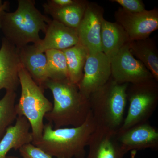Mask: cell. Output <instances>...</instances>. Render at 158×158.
<instances>
[{
  "mask_svg": "<svg viewBox=\"0 0 158 158\" xmlns=\"http://www.w3.org/2000/svg\"><path fill=\"white\" fill-rule=\"evenodd\" d=\"M19 52L22 65L34 81L43 88L44 82L48 79L45 53L39 52L34 44L19 49Z\"/></svg>",
  "mask_w": 158,
  "mask_h": 158,
  "instance_id": "cell-16",
  "label": "cell"
},
{
  "mask_svg": "<svg viewBox=\"0 0 158 158\" xmlns=\"http://www.w3.org/2000/svg\"><path fill=\"white\" fill-rule=\"evenodd\" d=\"M111 2L119 4L123 10L131 13H139L146 10L141 0H113Z\"/></svg>",
  "mask_w": 158,
  "mask_h": 158,
  "instance_id": "cell-24",
  "label": "cell"
},
{
  "mask_svg": "<svg viewBox=\"0 0 158 158\" xmlns=\"http://www.w3.org/2000/svg\"><path fill=\"white\" fill-rule=\"evenodd\" d=\"M53 126L50 123L44 124L41 138L32 144L52 157L85 158V147L97 127L91 112L80 126L57 129Z\"/></svg>",
  "mask_w": 158,
  "mask_h": 158,
  "instance_id": "cell-2",
  "label": "cell"
},
{
  "mask_svg": "<svg viewBox=\"0 0 158 158\" xmlns=\"http://www.w3.org/2000/svg\"><path fill=\"white\" fill-rule=\"evenodd\" d=\"M131 52L144 64L158 81V51L156 44L151 38L131 41L129 43Z\"/></svg>",
  "mask_w": 158,
  "mask_h": 158,
  "instance_id": "cell-19",
  "label": "cell"
},
{
  "mask_svg": "<svg viewBox=\"0 0 158 158\" xmlns=\"http://www.w3.org/2000/svg\"><path fill=\"white\" fill-rule=\"evenodd\" d=\"M88 1L75 0L73 4L65 7H59L50 1L43 5L45 13L53 19L72 28L77 29L84 16Z\"/></svg>",
  "mask_w": 158,
  "mask_h": 158,
  "instance_id": "cell-18",
  "label": "cell"
},
{
  "mask_svg": "<svg viewBox=\"0 0 158 158\" xmlns=\"http://www.w3.org/2000/svg\"><path fill=\"white\" fill-rule=\"evenodd\" d=\"M21 65L19 48L3 37L0 48V90H17L20 85L19 72Z\"/></svg>",
  "mask_w": 158,
  "mask_h": 158,
  "instance_id": "cell-12",
  "label": "cell"
},
{
  "mask_svg": "<svg viewBox=\"0 0 158 158\" xmlns=\"http://www.w3.org/2000/svg\"><path fill=\"white\" fill-rule=\"evenodd\" d=\"M127 98L129 106L123 123L118 131L149 121L158 104V84L154 79L135 84H129Z\"/></svg>",
  "mask_w": 158,
  "mask_h": 158,
  "instance_id": "cell-6",
  "label": "cell"
},
{
  "mask_svg": "<svg viewBox=\"0 0 158 158\" xmlns=\"http://www.w3.org/2000/svg\"><path fill=\"white\" fill-rule=\"evenodd\" d=\"M101 39L102 52L110 61L123 47L131 41L128 35L120 25L105 19L102 23Z\"/></svg>",
  "mask_w": 158,
  "mask_h": 158,
  "instance_id": "cell-17",
  "label": "cell"
},
{
  "mask_svg": "<svg viewBox=\"0 0 158 158\" xmlns=\"http://www.w3.org/2000/svg\"><path fill=\"white\" fill-rule=\"evenodd\" d=\"M19 151L22 158H53L32 143L23 145Z\"/></svg>",
  "mask_w": 158,
  "mask_h": 158,
  "instance_id": "cell-23",
  "label": "cell"
},
{
  "mask_svg": "<svg viewBox=\"0 0 158 158\" xmlns=\"http://www.w3.org/2000/svg\"><path fill=\"white\" fill-rule=\"evenodd\" d=\"M116 22L123 28L131 41L149 37L150 35L158 29V9L144 10L133 13L119 8L115 11Z\"/></svg>",
  "mask_w": 158,
  "mask_h": 158,
  "instance_id": "cell-8",
  "label": "cell"
},
{
  "mask_svg": "<svg viewBox=\"0 0 158 158\" xmlns=\"http://www.w3.org/2000/svg\"><path fill=\"white\" fill-rule=\"evenodd\" d=\"M62 51L66 59L69 79L78 85L83 77L84 67L89 52L79 43Z\"/></svg>",
  "mask_w": 158,
  "mask_h": 158,
  "instance_id": "cell-20",
  "label": "cell"
},
{
  "mask_svg": "<svg viewBox=\"0 0 158 158\" xmlns=\"http://www.w3.org/2000/svg\"><path fill=\"white\" fill-rule=\"evenodd\" d=\"M111 77V62L102 52L89 54L84 74L78 85L81 94L88 98L94 91L102 87Z\"/></svg>",
  "mask_w": 158,
  "mask_h": 158,
  "instance_id": "cell-10",
  "label": "cell"
},
{
  "mask_svg": "<svg viewBox=\"0 0 158 158\" xmlns=\"http://www.w3.org/2000/svg\"><path fill=\"white\" fill-rule=\"evenodd\" d=\"M15 91H6V94L0 99V140L7 129L16 121L18 114L15 108Z\"/></svg>",
  "mask_w": 158,
  "mask_h": 158,
  "instance_id": "cell-21",
  "label": "cell"
},
{
  "mask_svg": "<svg viewBox=\"0 0 158 158\" xmlns=\"http://www.w3.org/2000/svg\"><path fill=\"white\" fill-rule=\"evenodd\" d=\"M53 4L59 7H65L73 4L75 0H52Z\"/></svg>",
  "mask_w": 158,
  "mask_h": 158,
  "instance_id": "cell-25",
  "label": "cell"
},
{
  "mask_svg": "<svg viewBox=\"0 0 158 158\" xmlns=\"http://www.w3.org/2000/svg\"><path fill=\"white\" fill-rule=\"evenodd\" d=\"M31 125L24 116H18L15 124L9 127L0 140V158H6L11 149L19 150L23 145L32 143Z\"/></svg>",
  "mask_w": 158,
  "mask_h": 158,
  "instance_id": "cell-15",
  "label": "cell"
},
{
  "mask_svg": "<svg viewBox=\"0 0 158 158\" xmlns=\"http://www.w3.org/2000/svg\"><path fill=\"white\" fill-rule=\"evenodd\" d=\"M43 88L50 90L53 97L52 109L44 118L54 125V128L68 126L77 127L85 122L90 112V104L77 85L68 78L48 79Z\"/></svg>",
  "mask_w": 158,
  "mask_h": 158,
  "instance_id": "cell-1",
  "label": "cell"
},
{
  "mask_svg": "<svg viewBox=\"0 0 158 158\" xmlns=\"http://www.w3.org/2000/svg\"><path fill=\"white\" fill-rule=\"evenodd\" d=\"M51 20L37 9L34 0H19L15 11L3 13L0 29L4 37L19 49L30 43L39 44L40 32L45 34Z\"/></svg>",
  "mask_w": 158,
  "mask_h": 158,
  "instance_id": "cell-3",
  "label": "cell"
},
{
  "mask_svg": "<svg viewBox=\"0 0 158 158\" xmlns=\"http://www.w3.org/2000/svg\"><path fill=\"white\" fill-rule=\"evenodd\" d=\"M117 138L125 154L131 151L158 149V131L149 121L118 131Z\"/></svg>",
  "mask_w": 158,
  "mask_h": 158,
  "instance_id": "cell-11",
  "label": "cell"
},
{
  "mask_svg": "<svg viewBox=\"0 0 158 158\" xmlns=\"http://www.w3.org/2000/svg\"><path fill=\"white\" fill-rule=\"evenodd\" d=\"M86 158H123L126 154L117 140V131L97 127L90 136Z\"/></svg>",
  "mask_w": 158,
  "mask_h": 158,
  "instance_id": "cell-13",
  "label": "cell"
},
{
  "mask_svg": "<svg viewBox=\"0 0 158 158\" xmlns=\"http://www.w3.org/2000/svg\"><path fill=\"white\" fill-rule=\"evenodd\" d=\"M19 77L21 92L15 108L18 116H24L29 121L33 142H35L42 136L44 118L52 109L53 104L44 95V89L34 81L22 65L20 68Z\"/></svg>",
  "mask_w": 158,
  "mask_h": 158,
  "instance_id": "cell-5",
  "label": "cell"
},
{
  "mask_svg": "<svg viewBox=\"0 0 158 158\" xmlns=\"http://www.w3.org/2000/svg\"><path fill=\"white\" fill-rule=\"evenodd\" d=\"M6 158H19L18 157L15 156H7Z\"/></svg>",
  "mask_w": 158,
  "mask_h": 158,
  "instance_id": "cell-27",
  "label": "cell"
},
{
  "mask_svg": "<svg viewBox=\"0 0 158 158\" xmlns=\"http://www.w3.org/2000/svg\"><path fill=\"white\" fill-rule=\"evenodd\" d=\"M45 37L37 45V50L44 53L49 50L63 51L79 43L77 29L65 26L55 20L49 23Z\"/></svg>",
  "mask_w": 158,
  "mask_h": 158,
  "instance_id": "cell-14",
  "label": "cell"
},
{
  "mask_svg": "<svg viewBox=\"0 0 158 158\" xmlns=\"http://www.w3.org/2000/svg\"><path fill=\"white\" fill-rule=\"evenodd\" d=\"M129 43L110 61L112 78L119 84H135L154 79L144 64L134 56Z\"/></svg>",
  "mask_w": 158,
  "mask_h": 158,
  "instance_id": "cell-7",
  "label": "cell"
},
{
  "mask_svg": "<svg viewBox=\"0 0 158 158\" xmlns=\"http://www.w3.org/2000/svg\"><path fill=\"white\" fill-rule=\"evenodd\" d=\"M9 6V4L8 2H3L2 0H0V21L2 15L6 10H8Z\"/></svg>",
  "mask_w": 158,
  "mask_h": 158,
  "instance_id": "cell-26",
  "label": "cell"
},
{
  "mask_svg": "<svg viewBox=\"0 0 158 158\" xmlns=\"http://www.w3.org/2000/svg\"><path fill=\"white\" fill-rule=\"evenodd\" d=\"M48 79L53 80L68 78V71L63 51L52 49L46 51Z\"/></svg>",
  "mask_w": 158,
  "mask_h": 158,
  "instance_id": "cell-22",
  "label": "cell"
},
{
  "mask_svg": "<svg viewBox=\"0 0 158 158\" xmlns=\"http://www.w3.org/2000/svg\"><path fill=\"white\" fill-rule=\"evenodd\" d=\"M129 84H119L112 77L88 97L90 112L97 127L118 131L123 123Z\"/></svg>",
  "mask_w": 158,
  "mask_h": 158,
  "instance_id": "cell-4",
  "label": "cell"
},
{
  "mask_svg": "<svg viewBox=\"0 0 158 158\" xmlns=\"http://www.w3.org/2000/svg\"><path fill=\"white\" fill-rule=\"evenodd\" d=\"M104 10L98 4L88 2L84 16L77 28L79 43L89 54L102 52L101 33Z\"/></svg>",
  "mask_w": 158,
  "mask_h": 158,
  "instance_id": "cell-9",
  "label": "cell"
}]
</instances>
